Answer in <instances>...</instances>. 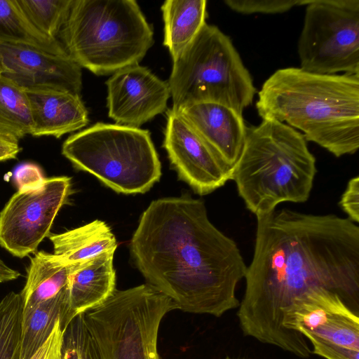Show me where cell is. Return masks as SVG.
<instances>
[{"label":"cell","mask_w":359,"mask_h":359,"mask_svg":"<svg viewBox=\"0 0 359 359\" xmlns=\"http://www.w3.org/2000/svg\"><path fill=\"white\" fill-rule=\"evenodd\" d=\"M0 41L29 45L57 55H68L58 39L39 32L27 19L17 0H0Z\"/></svg>","instance_id":"cell-22"},{"label":"cell","mask_w":359,"mask_h":359,"mask_svg":"<svg viewBox=\"0 0 359 359\" xmlns=\"http://www.w3.org/2000/svg\"><path fill=\"white\" fill-rule=\"evenodd\" d=\"M0 74L24 88L46 87L80 95L81 67L69 55L0 41Z\"/></svg>","instance_id":"cell-14"},{"label":"cell","mask_w":359,"mask_h":359,"mask_svg":"<svg viewBox=\"0 0 359 359\" xmlns=\"http://www.w3.org/2000/svg\"><path fill=\"white\" fill-rule=\"evenodd\" d=\"M44 178L39 167L32 163L23 164L15 172V180L18 189L36 186Z\"/></svg>","instance_id":"cell-31"},{"label":"cell","mask_w":359,"mask_h":359,"mask_svg":"<svg viewBox=\"0 0 359 359\" xmlns=\"http://www.w3.org/2000/svg\"><path fill=\"white\" fill-rule=\"evenodd\" d=\"M256 108L262 120L286 123L336 157L358 150L359 74L280 69L262 84Z\"/></svg>","instance_id":"cell-3"},{"label":"cell","mask_w":359,"mask_h":359,"mask_svg":"<svg viewBox=\"0 0 359 359\" xmlns=\"http://www.w3.org/2000/svg\"><path fill=\"white\" fill-rule=\"evenodd\" d=\"M22 299L11 292L0 301V359H20Z\"/></svg>","instance_id":"cell-24"},{"label":"cell","mask_w":359,"mask_h":359,"mask_svg":"<svg viewBox=\"0 0 359 359\" xmlns=\"http://www.w3.org/2000/svg\"><path fill=\"white\" fill-rule=\"evenodd\" d=\"M172 301L149 284L118 290L84 313L100 359H160L158 335Z\"/></svg>","instance_id":"cell-8"},{"label":"cell","mask_w":359,"mask_h":359,"mask_svg":"<svg viewBox=\"0 0 359 359\" xmlns=\"http://www.w3.org/2000/svg\"><path fill=\"white\" fill-rule=\"evenodd\" d=\"M20 276V273L8 266L0 258V283L11 281L18 278Z\"/></svg>","instance_id":"cell-33"},{"label":"cell","mask_w":359,"mask_h":359,"mask_svg":"<svg viewBox=\"0 0 359 359\" xmlns=\"http://www.w3.org/2000/svg\"><path fill=\"white\" fill-rule=\"evenodd\" d=\"M63 330L60 322L45 343L29 359H62Z\"/></svg>","instance_id":"cell-30"},{"label":"cell","mask_w":359,"mask_h":359,"mask_svg":"<svg viewBox=\"0 0 359 359\" xmlns=\"http://www.w3.org/2000/svg\"><path fill=\"white\" fill-rule=\"evenodd\" d=\"M312 346V353L325 359H359V351L320 339L308 337Z\"/></svg>","instance_id":"cell-28"},{"label":"cell","mask_w":359,"mask_h":359,"mask_svg":"<svg viewBox=\"0 0 359 359\" xmlns=\"http://www.w3.org/2000/svg\"><path fill=\"white\" fill-rule=\"evenodd\" d=\"M297 42L300 68L359 74V0H306Z\"/></svg>","instance_id":"cell-9"},{"label":"cell","mask_w":359,"mask_h":359,"mask_svg":"<svg viewBox=\"0 0 359 359\" xmlns=\"http://www.w3.org/2000/svg\"><path fill=\"white\" fill-rule=\"evenodd\" d=\"M163 146L180 178L200 195L210 194L232 179V170L172 109L167 111Z\"/></svg>","instance_id":"cell-12"},{"label":"cell","mask_w":359,"mask_h":359,"mask_svg":"<svg viewBox=\"0 0 359 359\" xmlns=\"http://www.w3.org/2000/svg\"><path fill=\"white\" fill-rule=\"evenodd\" d=\"M115 251L72 263L63 330L76 316L104 303L116 290L113 266Z\"/></svg>","instance_id":"cell-17"},{"label":"cell","mask_w":359,"mask_h":359,"mask_svg":"<svg viewBox=\"0 0 359 359\" xmlns=\"http://www.w3.org/2000/svg\"><path fill=\"white\" fill-rule=\"evenodd\" d=\"M71 264L57 255L39 251L31 257L25 285L20 293L22 311L50 299L68 287Z\"/></svg>","instance_id":"cell-18"},{"label":"cell","mask_w":359,"mask_h":359,"mask_svg":"<svg viewBox=\"0 0 359 359\" xmlns=\"http://www.w3.org/2000/svg\"><path fill=\"white\" fill-rule=\"evenodd\" d=\"M62 154L118 193H145L161 176L150 133L140 128L98 122L69 136Z\"/></svg>","instance_id":"cell-7"},{"label":"cell","mask_w":359,"mask_h":359,"mask_svg":"<svg viewBox=\"0 0 359 359\" xmlns=\"http://www.w3.org/2000/svg\"><path fill=\"white\" fill-rule=\"evenodd\" d=\"M306 0H225L232 11L242 14H276L287 12L293 7L304 6Z\"/></svg>","instance_id":"cell-27"},{"label":"cell","mask_w":359,"mask_h":359,"mask_svg":"<svg viewBox=\"0 0 359 359\" xmlns=\"http://www.w3.org/2000/svg\"><path fill=\"white\" fill-rule=\"evenodd\" d=\"M48 238L54 254L69 264L82 262L107 251H115L116 240L111 229L103 221L94 220L78 228Z\"/></svg>","instance_id":"cell-20"},{"label":"cell","mask_w":359,"mask_h":359,"mask_svg":"<svg viewBox=\"0 0 359 359\" xmlns=\"http://www.w3.org/2000/svg\"><path fill=\"white\" fill-rule=\"evenodd\" d=\"M17 1L27 19L39 32L50 39H58V34L66 20L72 0Z\"/></svg>","instance_id":"cell-25"},{"label":"cell","mask_w":359,"mask_h":359,"mask_svg":"<svg viewBox=\"0 0 359 359\" xmlns=\"http://www.w3.org/2000/svg\"><path fill=\"white\" fill-rule=\"evenodd\" d=\"M57 37L74 62L98 76L139 65L154 43L135 0H72Z\"/></svg>","instance_id":"cell-5"},{"label":"cell","mask_w":359,"mask_h":359,"mask_svg":"<svg viewBox=\"0 0 359 359\" xmlns=\"http://www.w3.org/2000/svg\"><path fill=\"white\" fill-rule=\"evenodd\" d=\"M177 111L233 172L246 135L243 114L215 102L194 103Z\"/></svg>","instance_id":"cell-15"},{"label":"cell","mask_w":359,"mask_h":359,"mask_svg":"<svg viewBox=\"0 0 359 359\" xmlns=\"http://www.w3.org/2000/svg\"><path fill=\"white\" fill-rule=\"evenodd\" d=\"M147 284L175 309L221 317L237 309L247 266L234 241L209 219L203 201L184 195L153 201L130 241Z\"/></svg>","instance_id":"cell-2"},{"label":"cell","mask_w":359,"mask_h":359,"mask_svg":"<svg viewBox=\"0 0 359 359\" xmlns=\"http://www.w3.org/2000/svg\"><path fill=\"white\" fill-rule=\"evenodd\" d=\"M67 176L44 178L20 189L0 212V245L20 258L34 252L50 234L53 221L71 191Z\"/></svg>","instance_id":"cell-10"},{"label":"cell","mask_w":359,"mask_h":359,"mask_svg":"<svg viewBox=\"0 0 359 359\" xmlns=\"http://www.w3.org/2000/svg\"><path fill=\"white\" fill-rule=\"evenodd\" d=\"M25 89L30 105L32 135L59 138L89 123L88 111L81 95L46 87Z\"/></svg>","instance_id":"cell-16"},{"label":"cell","mask_w":359,"mask_h":359,"mask_svg":"<svg viewBox=\"0 0 359 359\" xmlns=\"http://www.w3.org/2000/svg\"><path fill=\"white\" fill-rule=\"evenodd\" d=\"M106 85L109 117L128 127L140 128L164 112L170 97L168 81L140 65L116 72Z\"/></svg>","instance_id":"cell-13"},{"label":"cell","mask_w":359,"mask_h":359,"mask_svg":"<svg viewBox=\"0 0 359 359\" xmlns=\"http://www.w3.org/2000/svg\"><path fill=\"white\" fill-rule=\"evenodd\" d=\"M62 359H100L84 313L74 317L63 330Z\"/></svg>","instance_id":"cell-26"},{"label":"cell","mask_w":359,"mask_h":359,"mask_svg":"<svg viewBox=\"0 0 359 359\" xmlns=\"http://www.w3.org/2000/svg\"><path fill=\"white\" fill-rule=\"evenodd\" d=\"M20 150L18 140L0 135V161L15 158Z\"/></svg>","instance_id":"cell-32"},{"label":"cell","mask_w":359,"mask_h":359,"mask_svg":"<svg viewBox=\"0 0 359 359\" xmlns=\"http://www.w3.org/2000/svg\"><path fill=\"white\" fill-rule=\"evenodd\" d=\"M339 205L348 219L355 223L359 222V177L349 180L341 196Z\"/></svg>","instance_id":"cell-29"},{"label":"cell","mask_w":359,"mask_h":359,"mask_svg":"<svg viewBox=\"0 0 359 359\" xmlns=\"http://www.w3.org/2000/svg\"><path fill=\"white\" fill-rule=\"evenodd\" d=\"M172 109L215 102L243 114L256 93L251 75L230 38L205 24L174 60L168 81Z\"/></svg>","instance_id":"cell-6"},{"label":"cell","mask_w":359,"mask_h":359,"mask_svg":"<svg viewBox=\"0 0 359 359\" xmlns=\"http://www.w3.org/2000/svg\"><path fill=\"white\" fill-rule=\"evenodd\" d=\"M257 218L252 259L237 316L244 335L301 358L312 354L283 313L307 290L323 287L348 305L359 300V227L334 214L275 209Z\"/></svg>","instance_id":"cell-1"},{"label":"cell","mask_w":359,"mask_h":359,"mask_svg":"<svg viewBox=\"0 0 359 359\" xmlns=\"http://www.w3.org/2000/svg\"><path fill=\"white\" fill-rule=\"evenodd\" d=\"M316 172V158L303 135L285 123L263 119L259 125L246 128L231 180L246 208L257 217L284 202L306 201Z\"/></svg>","instance_id":"cell-4"},{"label":"cell","mask_w":359,"mask_h":359,"mask_svg":"<svg viewBox=\"0 0 359 359\" xmlns=\"http://www.w3.org/2000/svg\"><path fill=\"white\" fill-rule=\"evenodd\" d=\"M68 287L57 296L22 311L20 359H29L60 322L63 330Z\"/></svg>","instance_id":"cell-21"},{"label":"cell","mask_w":359,"mask_h":359,"mask_svg":"<svg viewBox=\"0 0 359 359\" xmlns=\"http://www.w3.org/2000/svg\"><path fill=\"white\" fill-rule=\"evenodd\" d=\"M223 359H245V358H231V357H229V356H226Z\"/></svg>","instance_id":"cell-34"},{"label":"cell","mask_w":359,"mask_h":359,"mask_svg":"<svg viewBox=\"0 0 359 359\" xmlns=\"http://www.w3.org/2000/svg\"><path fill=\"white\" fill-rule=\"evenodd\" d=\"M283 325L304 338L313 337L359 351V318L336 292L323 287L294 298L283 313Z\"/></svg>","instance_id":"cell-11"},{"label":"cell","mask_w":359,"mask_h":359,"mask_svg":"<svg viewBox=\"0 0 359 359\" xmlns=\"http://www.w3.org/2000/svg\"><path fill=\"white\" fill-rule=\"evenodd\" d=\"M163 45L176 59L206 24V0H167L161 7Z\"/></svg>","instance_id":"cell-19"},{"label":"cell","mask_w":359,"mask_h":359,"mask_svg":"<svg viewBox=\"0 0 359 359\" xmlns=\"http://www.w3.org/2000/svg\"><path fill=\"white\" fill-rule=\"evenodd\" d=\"M32 132V119L25 89L0 74V135L18 141Z\"/></svg>","instance_id":"cell-23"}]
</instances>
